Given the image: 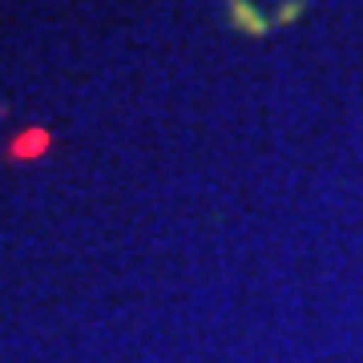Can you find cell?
<instances>
[{"label": "cell", "instance_id": "6da1fadb", "mask_svg": "<svg viewBox=\"0 0 363 363\" xmlns=\"http://www.w3.org/2000/svg\"><path fill=\"white\" fill-rule=\"evenodd\" d=\"M226 25H230V33H238V37L247 40H262L274 25L271 13H262L255 0H226Z\"/></svg>", "mask_w": 363, "mask_h": 363}]
</instances>
